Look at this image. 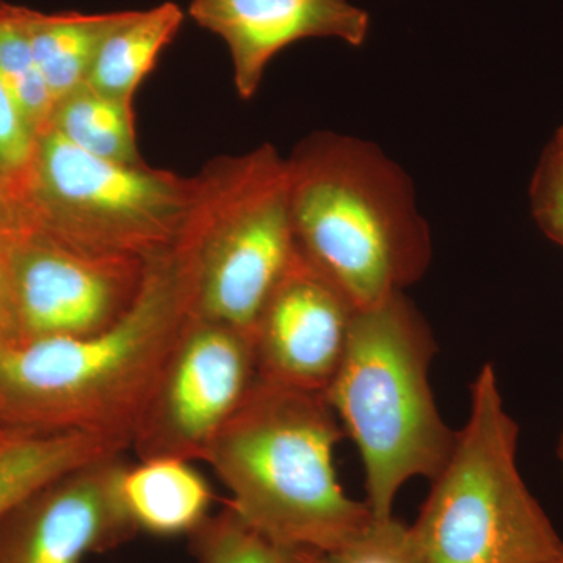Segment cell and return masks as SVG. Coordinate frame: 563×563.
Wrapping results in <instances>:
<instances>
[{
	"mask_svg": "<svg viewBox=\"0 0 563 563\" xmlns=\"http://www.w3.org/2000/svg\"><path fill=\"white\" fill-rule=\"evenodd\" d=\"M195 312L190 244L146 262L132 306L102 331L0 342L7 431H91L131 440L141 410Z\"/></svg>",
	"mask_w": 563,
	"mask_h": 563,
	"instance_id": "1",
	"label": "cell"
},
{
	"mask_svg": "<svg viewBox=\"0 0 563 563\" xmlns=\"http://www.w3.org/2000/svg\"><path fill=\"white\" fill-rule=\"evenodd\" d=\"M299 251L369 309L421 279L431 232L412 180L377 144L342 133L307 136L287 158Z\"/></svg>",
	"mask_w": 563,
	"mask_h": 563,
	"instance_id": "2",
	"label": "cell"
},
{
	"mask_svg": "<svg viewBox=\"0 0 563 563\" xmlns=\"http://www.w3.org/2000/svg\"><path fill=\"white\" fill-rule=\"evenodd\" d=\"M343 435L324 393L258 377L203 461L244 523L284 547L332 554L374 518L336 476L333 451Z\"/></svg>",
	"mask_w": 563,
	"mask_h": 563,
	"instance_id": "3",
	"label": "cell"
},
{
	"mask_svg": "<svg viewBox=\"0 0 563 563\" xmlns=\"http://www.w3.org/2000/svg\"><path fill=\"white\" fill-rule=\"evenodd\" d=\"M437 343L406 292L357 310L339 372L324 395L365 470L366 504L377 520L393 517L399 490L432 479L455 435L433 398L429 369Z\"/></svg>",
	"mask_w": 563,
	"mask_h": 563,
	"instance_id": "4",
	"label": "cell"
},
{
	"mask_svg": "<svg viewBox=\"0 0 563 563\" xmlns=\"http://www.w3.org/2000/svg\"><path fill=\"white\" fill-rule=\"evenodd\" d=\"M520 428L485 363L472 384L470 417L432 477L417 523L421 563H547L563 540L518 468Z\"/></svg>",
	"mask_w": 563,
	"mask_h": 563,
	"instance_id": "5",
	"label": "cell"
},
{
	"mask_svg": "<svg viewBox=\"0 0 563 563\" xmlns=\"http://www.w3.org/2000/svg\"><path fill=\"white\" fill-rule=\"evenodd\" d=\"M31 231L106 257L147 262L174 246L199 179L95 157L54 129L36 135L13 180Z\"/></svg>",
	"mask_w": 563,
	"mask_h": 563,
	"instance_id": "6",
	"label": "cell"
},
{
	"mask_svg": "<svg viewBox=\"0 0 563 563\" xmlns=\"http://www.w3.org/2000/svg\"><path fill=\"white\" fill-rule=\"evenodd\" d=\"M181 229L195 261V317L251 333L298 257L287 161L272 146L224 158L198 176Z\"/></svg>",
	"mask_w": 563,
	"mask_h": 563,
	"instance_id": "7",
	"label": "cell"
},
{
	"mask_svg": "<svg viewBox=\"0 0 563 563\" xmlns=\"http://www.w3.org/2000/svg\"><path fill=\"white\" fill-rule=\"evenodd\" d=\"M257 379L251 333L192 314L133 429L136 454L203 461Z\"/></svg>",
	"mask_w": 563,
	"mask_h": 563,
	"instance_id": "8",
	"label": "cell"
},
{
	"mask_svg": "<svg viewBox=\"0 0 563 563\" xmlns=\"http://www.w3.org/2000/svg\"><path fill=\"white\" fill-rule=\"evenodd\" d=\"M13 318L10 340L80 336L135 301L146 262L90 254L27 231L0 246Z\"/></svg>",
	"mask_w": 563,
	"mask_h": 563,
	"instance_id": "9",
	"label": "cell"
},
{
	"mask_svg": "<svg viewBox=\"0 0 563 563\" xmlns=\"http://www.w3.org/2000/svg\"><path fill=\"white\" fill-rule=\"evenodd\" d=\"M122 454L63 474L0 518V563H81L135 533L121 499Z\"/></svg>",
	"mask_w": 563,
	"mask_h": 563,
	"instance_id": "10",
	"label": "cell"
},
{
	"mask_svg": "<svg viewBox=\"0 0 563 563\" xmlns=\"http://www.w3.org/2000/svg\"><path fill=\"white\" fill-rule=\"evenodd\" d=\"M354 303L299 251L255 322L258 377L325 393L350 342Z\"/></svg>",
	"mask_w": 563,
	"mask_h": 563,
	"instance_id": "11",
	"label": "cell"
},
{
	"mask_svg": "<svg viewBox=\"0 0 563 563\" xmlns=\"http://www.w3.org/2000/svg\"><path fill=\"white\" fill-rule=\"evenodd\" d=\"M190 14L228 44L242 99L254 98L269 63L291 44L332 38L362 47L372 27L368 11L350 0H192Z\"/></svg>",
	"mask_w": 563,
	"mask_h": 563,
	"instance_id": "12",
	"label": "cell"
},
{
	"mask_svg": "<svg viewBox=\"0 0 563 563\" xmlns=\"http://www.w3.org/2000/svg\"><path fill=\"white\" fill-rule=\"evenodd\" d=\"M121 499L136 532L157 537L192 536L211 517L214 495L191 461L140 459L125 466Z\"/></svg>",
	"mask_w": 563,
	"mask_h": 563,
	"instance_id": "13",
	"label": "cell"
},
{
	"mask_svg": "<svg viewBox=\"0 0 563 563\" xmlns=\"http://www.w3.org/2000/svg\"><path fill=\"white\" fill-rule=\"evenodd\" d=\"M131 442L91 431H10L0 435V518L32 493L107 455L122 454Z\"/></svg>",
	"mask_w": 563,
	"mask_h": 563,
	"instance_id": "14",
	"label": "cell"
},
{
	"mask_svg": "<svg viewBox=\"0 0 563 563\" xmlns=\"http://www.w3.org/2000/svg\"><path fill=\"white\" fill-rule=\"evenodd\" d=\"M184 11L166 2L154 9L125 11L103 38L85 84L103 95L133 102L141 81L179 32Z\"/></svg>",
	"mask_w": 563,
	"mask_h": 563,
	"instance_id": "15",
	"label": "cell"
},
{
	"mask_svg": "<svg viewBox=\"0 0 563 563\" xmlns=\"http://www.w3.org/2000/svg\"><path fill=\"white\" fill-rule=\"evenodd\" d=\"M124 14H44L27 9L33 52L55 103L85 85L103 38Z\"/></svg>",
	"mask_w": 563,
	"mask_h": 563,
	"instance_id": "16",
	"label": "cell"
},
{
	"mask_svg": "<svg viewBox=\"0 0 563 563\" xmlns=\"http://www.w3.org/2000/svg\"><path fill=\"white\" fill-rule=\"evenodd\" d=\"M63 139L95 157L140 165L133 102L81 85L55 103L49 125Z\"/></svg>",
	"mask_w": 563,
	"mask_h": 563,
	"instance_id": "17",
	"label": "cell"
},
{
	"mask_svg": "<svg viewBox=\"0 0 563 563\" xmlns=\"http://www.w3.org/2000/svg\"><path fill=\"white\" fill-rule=\"evenodd\" d=\"M0 77L35 135L49 125L54 96L41 74L27 27V9L0 0Z\"/></svg>",
	"mask_w": 563,
	"mask_h": 563,
	"instance_id": "18",
	"label": "cell"
},
{
	"mask_svg": "<svg viewBox=\"0 0 563 563\" xmlns=\"http://www.w3.org/2000/svg\"><path fill=\"white\" fill-rule=\"evenodd\" d=\"M191 537L199 563H310L314 553L266 539L229 506Z\"/></svg>",
	"mask_w": 563,
	"mask_h": 563,
	"instance_id": "19",
	"label": "cell"
},
{
	"mask_svg": "<svg viewBox=\"0 0 563 563\" xmlns=\"http://www.w3.org/2000/svg\"><path fill=\"white\" fill-rule=\"evenodd\" d=\"M325 555L331 563H421L409 526L395 517L373 518L361 536Z\"/></svg>",
	"mask_w": 563,
	"mask_h": 563,
	"instance_id": "20",
	"label": "cell"
},
{
	"mask_svg": "<svg viewBox=\"0 0 563 563\" xmlns=\"http://www.w3.org/2000/svg\"><path fill=\"white\" fill-rule=\"evenodd\" d=\"M531 207L539 228L563 247V141L559 136L543 152L533 174Z\"/></svg>",
	"mask_w": 563,
	"mask_h": 563,
	"instance_id": "21",
	"label": "cell"
},
{
	"mask_svg": "<svg viewBox=\"0 0 563 563\" xmlns=\"http://www.w3.org/2000/svg\"><path fill=\"white\" fill-rule=\"evenodd\" d=\"M36 135L0 77V173L16 180L31 162Z\"/></svg>",
	"mask_w": 563,
	"mask_h": 563,
	"instance_id": "22",
	"label": "cell"
},
{
	"mask_svg": "<svg viewBox=\"0 0 563 563\" xmlns=\"http://www.w3.org/2000/svg\"><path fill=\"white\" fill-rule=\"evenodd\" d=\"M31 231L13 180L0 173V246Z\"/></svg>",
	"mask_w": 563,
	"mask_h": 563,
	"instance_id": "23",
	"label": "cell"
},
{
	"mask_svg": "<svg viewBox=\"0 0 563 563\" xmlns=\"http://www.w3.org/2000/svg\"><path fill=\"white\" fill-rule=\"evenodd\" d=\"M11 336H13V318H11L9 288H7L5 274L0 263V342L10 340Z\"/></svg>",
	"mask_w": 563,
	"mask_h": 563,
	"instance_id": "24",
	"label": "cell"
},
{
	"mask_svg": "<svg viewBox=\"0 0 563 563\" xmlns=\"http://www.w3.org/2000/svg\"><path fill=\"white\" fill-rule=\"evenodd\" d=\"M310 563H331L329 562L328 555L322 553H312V558H310Z\"/></svg>",
	"mask_w": 563,
	"mask_h": 563,
	"instance_id": "25",
	"label": "cell"
},
{
	"mask_svg": "<svg viewBox=\"0 0 563 563\" xmlns=\"http://www.w3.org/2000/svg\"><path fill=\"white\" fill-rule=\"evenodd\" d=\"M558 459H559V462H561L562 479H563V432H562L561 439H559Z\"/></svg>",
	"mask_w": 563,
	"mask_h": 563,
	"instance_id": "26",
	"label": "cell"
},
{
	"mask_svg": "<svg viewBox=\"0 0 563 563\" xmlns=\"http://www.w3.org/2000/svg\"><path fill=\"white\" fill-rule=\"evenodd\" d=\"M547 563H563V551L561 554L555 555L554 559H551V561Z\"/></svg>",
	"mask_w": 563,
	"mask_h": 563,
	"instance_id": "27",
	"label": "cell"
},
{
	"mask_svg": "<svg viewBox=\"0 0 563 563\" xmlns=\"http://www.w3.org/2000/svg\"><path fill=\"white\" fill-rule=\"evenodd\" d=\"M7 432H10V431H7V429L3 428L2 424H0V435H3V433H7Z\"/></svg>",
	"mask_w": 563,
	"mask_h": 563,
	"instance_id": "28",
	"label": "cell"
},
{
	"mask_svg": "<svg viewBox=\"0 0 563 563\" xmlns=\"http://www.w3.org/2000/svg\"><path fill=\"white\" fill-rule=\"evenodd\" d=\"M558 136L563 141V128L559 131Z\"/></svg>",
	"mask_w": 563,
	"mask_h": 563,
	"instance_id": "29",
	"label": "cell"
}]
</instances>
